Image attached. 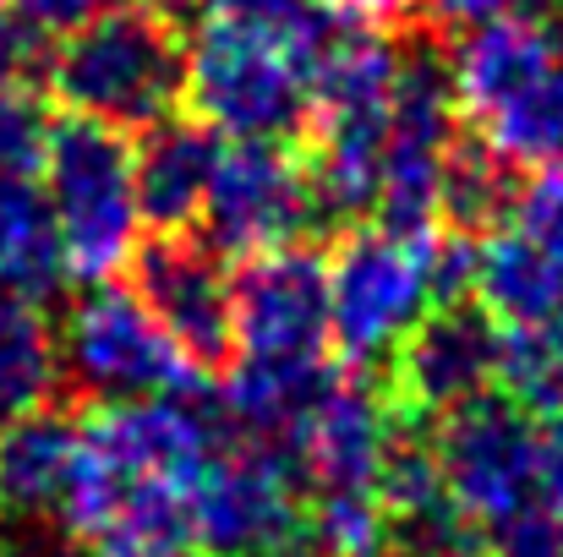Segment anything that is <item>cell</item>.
Returning <instances> with one entry per match:
<instances>
[{
	"instance_id": "obj_16",
	"label": "cell",
	"mask_w": 563,
	"mask_h": 557,
	"mask_svg": "<svg viewBox=\"0 0 563 557\" xmlns=\"http://www.w3.org/2000/svg\"><path fill=\"white\" fill-rule=\"evenodd\" d=\"M60 279L66 252L44 186L27 181V170H0V290L38 301Z\"/></svg>"
},
{
	"instance_id": "obj_10",
	"label": "cell",
	"mask_w": 563,
	"mask_h": 557,
	"mask_svg": "<svg viewBox=\"0 0 563 557\" xmlns=\"http://www.w3.org/2000/svg\"><path fill=\"white\" fill-rule=\"evenodd\" d=\"M394 437H399V404L377 393L362 367H351L323 377V388L307 399L279 454L290 459L307 503L329 492H377Z\"/></svg>"
},
{
	"instance_id": "obj_6",
	"label": "cell",
	"mask_w": 563,
	"mask_h": 557,
	"mask_svg": "<svg viewBox=\"0 0 563 557\" xmlns=\"http://www.w3.org/2000/svg\"><path fill=\"white\" fill-rule=\"evenodd\" d=\"M443 230L416 235L394 224H351L329 257V318L334 345L351 367L388 361L405 334L432 312Z\"/></svg>"
},
{
	"instance_id": "obj_5",
	"label": "cell",
	"mask_w": 563,
	"mask_h": 557,
	"mask_svg": "<svg viewBox=\"0 0 563 557\" xmlns=\"http://www.w3.org/2000/svg\"><path fill=\"white\" fill-rule=\"evenodd\" d=\"M38 170H44V197L60 230L66 279H82V285L115 279L132 263L137 235H143L126 132L88 115H60L49 121Z\"/></svg>"
},
{
	"instance_id": "obj_8",
	"label": "cell",
	"mask_w": 563,
	"mask_h": 557,
	"mask_svg": "<svg viewBox=\"0 0 563 557\" xmlns=\"http://www.w3.org/2000/svg\"><path fill=\"white\" fill-rule=\"evenodd\" d=\"M318 181L307 154L290 137H230L213 159V181L202 202L208 246L224 257H252L274 246H296L318 224Z\"/></svg>"
},
{
	"instance_id": "obj_26",
	"label": "cell",
	"mask_w": 563,
	"mask_h": 557,
	"mask_svg": "<svg viewBox=\"0 0 563 557\" xmlns=\"http://www.w3.org/2000/svg\"><path fill=\"white\" fill-rule=\"evenodd\" d=\"M148 5H159V11H170V16H181L191 5H208V0H148Z\"/></svg>"
},
{
	"instance_id": "obj_1",
	"label": "cell",
	"mask_w": 563,
	"mask_h": 557,
	"mask_svg": "<svg viewBox=\"0 0 563 557\" xmlns=\"http://www.w3.org/2000/svg\"><path fill=\"white\" fill-rule=\"evenodd\" d=\"M340 11L307 0L296 11L213 5L187 44L191 115L224 137H301L318 93V55Z\"/></svg>"
},
{
	"instance_id": "obj_22",
	"label": "cell",
	"mask_w": 563,
	"mask_h": 557,
	"mask_svg": "<svg viewBox=\"0 0 563 557\" xmlns=\"http://www.w3.org/2000/svg\"><path fill=\"white\" fill-rule=\"evenodd\" d=\"M0 5L55 38V33H71V27H82L88 16H99V11H110V5H121V0H0Z\"/></svg>"
},
{
	"instance_id": "obj_23",
	"label": "cell",
	"mask_w": 563,
	"mask_h": 557,
	"mask_svg": "<svg viewBox=\"0 0 563 557\" xmlns=\"http://www.w3.org/2000/svg\"><path fill=\"white\" fill-rule=\"evenodd\" d=\"M329 11H340L345 22H362V27H394L399 16L416 11V0H323Z\"/></svg>"
},
{
	"instance_id": "obj_9",
	"label": "cell",
	"mask_w": 563,
	"mask_h": 557,
	"mask_svg": "<svg viewBox=\"0 0 563 557\" xmlns=\"http://www.w3.org/2000/svg\"><path fill=\"white\" fill-rule=\"evenodd\" d=\"M301 481L274 443L235 437L202 459L191 481V531L202 557H263L301 531Z\"/></svg>"
},
{
	"instance_id": "obj_4",
	"label": "cell",
	"mask_w": 563,
	"mask_h": 557,
	"mask_svg": "<svg viewBox=\"0 0 563 557\" xmlns=\"http://www.w3.org/2000/svg\"><path fill=\"white\" fill-rule=\"evenodd\" d=\"M44 88L66 115H88L115 132H148L187 99V38L170 11L121 0L49 44Z\"/></svg>"
},
{
	"instance_id": "obj_20",
	"label": "cell",
	"mask_w": 563,
	"mask_h": 557,
	"mask_svg": "<svg viewBox=\"0 0 563 557\" xmlns=\"http://www.w3.org/2000/svg\"><path fill=\"white\" fill-rule=\"evenodd\" d=\"M515 230L563 263V159L537 165V176L515 191Z\"/></svg>"
},
{
	"instance_id": "obj_18",
	"label": "cell",
	"mask_w": 563,
	"mask_h": 557,
	"mask_svg": "<svg viewBox=\"0 0 563 557\" xmlns=\"http://www.w3.org/2000/svg\"><path fill=\"white\" fill-rule=\"evenodd\" d=\"M498 382L531 415L563 410V318L559 323H531V328H504Z\"/></svg>"
},
{
	"instance_id": "obj_17",
	"label": "cell",
	"mask_w": 563,
	"mask_h": 557,
	"mask_svg": "<svg viewBox=\"0 0 563 557\" xmlns=\"http://www.w3.org/2000/svg\"><path fill=\"white\" fill-rule=\"evenodd\" d=\"M60 382V339L38 301L0 290V426L49 404Z\"/></svg>"
},
{
	"instance_id": "obj_19",
	"label": "cell",
	"mask_w": 563,
	"mask_h": 557,
	"mask_svg": "<svg viewBox=\"0 0 563 557\" xmlns=\"http://www.w3.org/2000/svg\"><path fill=\"white\" fill-rule=\"evenodd\" d=\"M49 137V115L38 104V82L0 71V170H33Z\"/></svg>"
},
{
	"instance_id": "obj_27",
	"label": "cell",
	"mask_w": 563,
	"mask_h": 557,
	"mask_svg": "<svg viewBox=\"0 0 563 557\" xmlns=\"http://www.w3.org/2000/svg\"><path fill=\"white\" fill-rule=\"evenodd\" d=\"M0 557H11V553H5V547H0Z\"/></svg>"
},
{
	"instance_id": "obj_7",
	"label": "cell",
	"mask_w": 563,
	"mask_h": 557,
	"mask_svg": "<svg viewBox=\"0 0 563 557\" xmlns=\"http://www.w3.org/2000/svg\"><path fill=\"white\" fill-rule=\"evenodd\" d=\"M60 371L93 399H159V393H191L202 367L176 345V334L148 312L137 290L93 285L66 328H60Z\"/></svg>"
},
{
	"instance_id": "obj_15",
	"label": "cell",
	"mask_w": 563,
	"mask_h": 557,
	"mask_svg": "<svg viewBox=\"0 0 563 557\" xmlns=\"http://www.w3.org/2000/svg\"><path fill=\"white\" fill-rule=\"evenodd\" d=\"M465 290L498 328H531L563 318V263L520 230H487L471 246Z\"/></svg>"
},
{
	"instance_id": "obj_12",
	"label": "cell",
	"mask_w": 563,
	"mask_h": 557,
	"mask_svg": "<svg viewBox=\"0 0 563 557\" xmlns=\"http://www.w3.org/2000/svg\"><path fill=\"white\" fill-rule=\"evenodd\" d=\"M498 356H504V328L482 307L443 301L388 356L394 361L388 399L410 415H449L454 404L493 393Z\"/></svg>"
},
{
	"instance_id": "obj_13",
	"label": "cell",
	"mask_w": 563,
	"mask_h": 557,
	"mask_svg": "<svg viewBox=\"0 0 563 557\" xmlns=\"http://www.w3.org/2000/svg\"><path fill=\"white\" fill-rule=\"evenodd\" d=\"M213 126L197 115H165L132 143V170H137V208L143 230H191L202 224V202L213 181Z\"/></svg>"
},
{
	"instance_id": "obj_2",
	"label": "cell",
	"mask_w": 563,
	"mask_h": 557,
	"mask_svg": "<svg viewBox=\"0 0 563 557\" xmlns=\"http://www.w3.org/2000/svg\"><path fill=\"white\" fill-rule=\"evenodd\" d=\"M432 459L476 557H563V514L542 487V426L509 393L438 415Z\"/></svg>"
},
{
	"instance_id": "obj_3",
	"label": "cell",
	"mask_w": 563,
	"mask_h": 557,
	"mask_svg": "<svg viewBox=\"0 0 563 557\" xmlns=\"http://www.w3.org/2000/svg\"><path fill=\"white\" fill-rule=\"evenodd\" d=\"M460 126L509 170L563 159V33L542 16H498L465 27L449 55Z\"/></svg>"
},
{
	"instance_id": "obj_11",
	"label": "cell",
	"mask_w": 563,
	"mask_h": 557,
	"mask_svg": "<svg viewBox=\"0 0 563 557\" xmlns=\"http://www.w3.org/2000/svg\"><path fill=\"white\" fill-rule=\"evenodd\" d=\"M132 290L148 312L176 334L197 367H224L235 350V274H224V252L197 241L191 230H148L132 252Z\"/></svg>"
},
{
	"instance_id": "obj_25",
	"label": "cell",
	"mask_w": 563,
	"mask_h": 557,
	"mask_svg": "<svg viewBox=\"0 0 563 557\" xmlns=\"http://www.w3.org/2000/svg\"><path fill=\"white\" fill-rule=\"evenodd\" d=\"M263 557H329V553H323V547H318V542L307 536V525H301L296 536H285L279 547H268V553H263Z\"/></svg>"
},
{
	"instance_id": "obj_24",
	"label": "cell",
	"mask_w": 563,
	"mask_h": 557,
	"mask_svg": "<svg viewBox=\"0 0 563 557\" xmlns=\"http://www.w3.org/2000/svg\"><path fill=\"white\" fill-rule=\"evenodd\" d=\"M542 487H548L553 509L563 514V410H553L548 426H542Z\"/></svg>"
},
{
	"instance_id": "obj_14",
	"label": "cell",
	"mask_w": 563,
	"mask_h": 557,
	"mask_svg": "<svg viewBox=\"0 0 563 557\" xmlns=\"http://www.w3.org/2000/svg\"><path fill=\"white\" fill-rule=\"evenodd\" d=\"M82 421L49 404L0 426V514L5 520H55L71 487Z\"/></svg>"
},
{
	"instance_id": "obj_21",
	"label": "cell",
	"mask_w": 563,
	"mask_h": 557,
	"mask_svg": "<svg viewBox=\"0 0 563 557\" xmlns=\"http://www.w3.org/2000/svg\"><path fill=\"white\" fill-rule=\"evenodd\" d=\"M427 5L443 27H482L498 16H548L559 0H416Z\"/></svg>"
}]
</instances>
